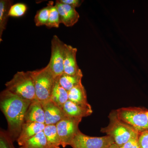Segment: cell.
<instances>
[{"label": "cell", "instance_id": "6da1fadb", "mask_svg": "<svg viewBox=\"0 0 148 148\" xmlns=\"http://www.w3.org/2000/svg\"><path fill=\"white\" fill-rule=\"evenodd\" d=\"M31 102L7 89L1 92L0 108L8 122V132L14 142L20 135L25 114Z\"/></svg>", "mask_w": 148, "mask_h": 148}, {"label": "cell", "instance_id": "7a4b0ae2", "mask_svg": "<svg viewBox=\"0 0 148 148\" xmlns=\"http://www.w3.org/2000/svg\"><path fill=\"white\" fill-rule=\"evenodd\" d=\"M110 123L108 126L101 128V132L113 138L119 147L131 138L138 137L139 133L133 127L118 117L116 110L112 111L108 116Z\"/></svg>", "mask_w": 148, "mask_h": 148}, {"label": "cell", "instance_id": "3957f363", "mask_svg": "<svg viewBox=\"0 0 148 148\" xmlns=\"http://www.w3.org/2000/svg\"><path fill=\"white\" fill-rule=\"evenodd\" d=\"M6 89L22 98L37 100L34 81L30 71L17 72L12 79L6 83Z\"/></svg>", "mask_w": 148, "mask_h": 148}, {"label": "cell", "instance_id": "277c9868", "mask_svg": "<svg viewBox=\"0 0 148 148\" xmlns=\"http://www.w3.org/2000/svg\"><path fill=\"white\" fill-rule=\"evenodd\" d=\"M30 73L34 81L37 100L40 102L50 100L56 78L49 67L47 66Z\"/></svg>", "mask_w": 148, "mask_h": 148}, {"label": "cell", "instance_id": "5b68a950", "mask_svg": "<svg viewBox=\"0 0 148 148\" xmlns=\"http://www.w3.org/2000/svg\"><path fill=\"white\" fill-rule=\"evenodd\" d=\"M148 110L137 107L123 108L116 110L120 119L133 127L139 133L148 130Z\"/></svg>", "mask_w": 148, "mask_h": 148}, {"label": "cell", "instance_id": "8992f818", "mask_svg": "<svg viewBox=\"0 0 148 148\" xmlns=\"http://www.w3.org/2000/svg\"><path fill=\"white\" fill-rule=\"evenodd\" d=\"M65 45L57 36H53L51 41L50 60L47 66L55 78L59 77L64 73L63 63Z\"/></svg>", "mask_w": 148, "mask_h": 148}, {"label": "cell", "instance_id": "52a82bcc", "mask_svg": "<svg viewBox=\"0 0 148 148\" xmlns=\"http://www.w3.org/2000/svg\"><path fill=\"white\" fill-rule=\"evenodd\" d=\"M82 120V119L67 116L56 125L63 148L70 145L72 140L80 131L79 125Z\"/></svg>", "mask_w": 148, "mask_h": 148}, {"label": "cell", "instance_id": "ba28073f", "mask_svg": "<svg viewBox=\"0 0 148 148\" xmlns=\"http://www.w3.org/2000/svg\"><path fill=\"white\" fill-rule=\"evenodd\" d=\"M114 143L113 138L108 135L90 137L79 131L72 140L70 146L73 148H107Z\"/></svg>", "mask_w": 148, "mask_h": 148}, {"label": "cell", "instance_id": "9c48e42d", "mask_svg": "<svg viewBox=\"0 0 148 148\" xmlns=\"http://www.w3.org/2000/svg\"><path fill=\"white\" fill-rule=\"evenodd\" d=\"M56 6L58 11L60 22L67 27L74 26L78 21L79 15L75 8L56 1Z\"/></svg>", "mask_w": 148, "mask_h": 148}, {"label": "cell", "instance_id": "30bf717a", "mask_svg": "<svg viewBox=\"0 0 148 148\" xmlns=\"http://www.w3.org/2000/svg\"><path fill=\"white\" fill-rule=\"evenodd\" d=\"M41 103L44 111L45 125H56L67 117L63 109L51 100Z\"/></svg>", "mask_w": 148, "mask_h": 148}, {"label": "cell", "instance_id": "8fae6325", "mask_svg": "<svg viewBox=\"0 0 148 148\" xmlns=\"http://www.w3.org/2000/svg\"><path fill=\"white\" fill-rule=\"evenodd\" d=\"M77 50L76 48L65 44L64 63V73L68 75H74L81 71L76 60Z\"/></svg>", "mask_w": 148, "mask_h": 148}, {"label": "cell", "instance_id": "7c38bea8", "mask_svg": "<svg viewBox=\"0 0 148 148\" xmlns=\"http://www.w3.org/2000/svg\"><path fill=\"white\" fill-rule=\"evenodd\" d=\"M45 126V124L39 123L24 122L21 127L20 135L16 140L18 145H23L27 140L43 131Z\"/></svg>", "mask_w": 148, "mask_h": 148}, {"label": "cell", "instance_id": "4fadbf2b", "mask_svg": "<svg viewBox=\"0 0 148 148\" xmlns=\"http://www.w3.org/2000/svg\"><path fill=\"white\" fill-rule=\"evenodd\" d=\"M62 109L66 116L76 118L82 119L83 117L89 116L92 112L90 105L82 106L69 100L64 104Z\"/></svg>", "mask_w": 148, "mask_h": 148}, {"label": "cell", "instance_id": "5bb4252c", "mask_svg": "<svg viewBox=\"0 0 148 148\" xmlns=\"http://www.w3.org/2000/svg\"><path fill=\"white\" fill-rule=\"evenodd\" d=\"M32 122L45 124L44 111L42 103L37 100L32 101L27 109L24 117V122Z\"/></svg>", "mask_w": 148, "mask_h": 148}, {"label": "cell", "instance_id": "9a60e30c", "mask_svg": "<svg viewBox=\"0 0 148 148\" xmlns=\"http://www.w3.org/2000/svg\"><path fill=\"white\" fill-rule=\"evenodd\" d=\"M58 78L59 77L55 78L50 100L62 109L64 104L69 100V93L68 91L60 85Z\"/></svg>", "mask_w": 148, "mask_h": 148}, {"label": "cell", "instance_id": "2e32d148", "mask_svg": "<svg viewBox=\"0 0 148 148\" xmlns=\"http://www.w3.org/2000/svg\"><path fill=\"white\" fill-rule=\"evenodd\" d=\"M68 93L69 101L82 106L90 105L88 102L86 90L82 83L73 88Z\"/></svg>", "mask_w": 148, "mask_h": 148}, {"label": "cell", "instance_id": "e0dca14e", "mask_svg": "<svg viewBox=\"0 0 148 148\" xmlns=\"http://www.w3.org/2000/svg\"><path fill=\"white\" fill-rule=\"evenodd\" d=\"M82 72L74 75H68L64 73L59 77V82L64 89L69 91L73 88L82 83Z\"/></svg>", "mask_w": 148, "mask_h": 148}, {"label": "cell", "instance_id": "ac0fdd59", "mask_svg": "<svg viewBox=\"0 0 148 148\" xmlns=\"http://www.w3.org/2000/svg\"><path fill=\"white\" fill-rule=\"evenodd\" d=\"M19 148H52L48 142L43 131L26 141Z\"/></svg>", "mask_w": 148, "mask_h": 148}, {"label": "cell", "instance_id": "d6986e66", "mask_svg": "<svg viewBox=\"0 0 148 148\" xmlns=\"http://www.w3.org/2000/svg\"><path fill=\"white\" fill-rule=\"evenodd\" d=\"M13 1L10 0L0 1V42L3 40L2 36L5 30L9 17V12Z\"/></svg>", "mask_w": 148, "mask_h": 148}, {"label": "cell", "instance_id": "ffe728a7", "mask_svg": "<svg viewBox=\"0 0 148 148\" xmlns=\"http://www.w3.org/2000/svg\"><path fill=\"white\" fill-rule=\"evenodd\" d=\"M44 133L48 142L52 148H60L61 139L57 132L56 125H45Z\"/></svg>", "mask_w": 148, "mask_h": 148}, {"label": "cell", "instance_id": "44dd1931", "mask_svg": "<svg viewBox=\"0 0 148 148\" xmlns=\"http://www.w3.org/2000/svg\"><path fill=\"white\" fill-rule=\"evenodd\" d=\"M53 1H49L47 6L38 11L35 16L34 21L37 27L47 25L49 18L51 6Z\"/></svg>", "mask_w": 148, "mask_h": 148}, {"label": "cell", "instance_id": "7402d4cb", "mask_svg": "<svg viewBox=\"0 0 148 148\" xmlns=\"http://www.w3.org/2000/svg\"><path fill=\"white\" fill-rule=\"evenodd\" d=\"M60 23L61 22L58 11L55 5H54L53 4V2L51 6L49 18L46 26L49 28H58Z\"/></svg>", "mask_w": 148, "mask_h": 148}, {"label": "cell", "instance_id": "603a6c76", "mask_svg": "<svg viewBox=\"0 0 148 148\" xmlns=\"http://www.w3.org/2000/svg\"><path fill=\"white\" fill-rule=\"evenodd\" d=\"M8 131L1 130L0 131V148H15Z\"/></svg>", "mask_w": 148, "mask_h": 148}, {"label": "cell", "instance_id": "cb8c5ba5", "mask_svg": "<svg viewBox=\"0 0 148 148\" xmlns=\"http://www.w3.org/2000/svg\"><path fill=\"white\" fill-rule=\"evenodd\" d=\"M27 9V5L21 3H18L12 5L10 9L9 16L19 17L26 13Z\"/></svg>", "mask_w": 148, "mask_h": 148}, {"label": "cell", "instance_id": "d4e9b609", "mask_svg": "<svg viewBox=\"0 0 148 148\" xmlns=\"http://www.w3.org/2000/svg\"><path fill=\"white\" fill-rule=\"evenodd\" d=\"M138 140L140 148H148V130L140 133Z\"/></svg>", "mask_w": 148, "mask_h": 148}, {"label": "cell", "instance_id": "484cf974", "mask_svg": "<svg viewBox=\"0 0 148 148\" xmlns=\"http://www.w3.org/2000/svg\"><path fill=\"white\" fill-rule=\"evenodd\" d=\"M138 138L139 136L131 138L119 148H140Z\"/></svg>", "mask_w": 148, "mask_h": 148}, {"label": "cell", "instance_id": "4316f807", "mask_svg": "<svg viewBox=\"0 0 148 148\" xmlns=\"http://www.w3.org/2000/svg\"><path fill=\"white\" fill-rule=\"evenodd\" d=\"M61 2L66 4L69 5L73 7L76 8L79 7L81 5L84 1L80 0H60Z\"/></svg>", "mask_w": 148, "mask_h": 148}, {"label": "cell", "instance_id": "83f0119b", "mask_svg": "<svg viewBox=\"0 0 148 148\" xmlns=\"http://www.w3.org/2000/svg\"><path fill=\"white\" fill-rule=\"evenodd\" d=\"M107 148H119V147H118V146L116 144L114 143V144L111 145V146H110V147Z\"/></svg>", "mask_w": 148, "mask_h": 148}, {"label": "cell", "instance_id": "f1b7e54d", "mask_svg": "<svg viewBox=\"0 0 148 148\" xmlns=\"http://www.w3.org/2000/svg\"><path fill=\"white\" fill-rule=\"evenodd\" d=\"M147 117H148V110L147 111Z\"/></svg>", "mask_w": 148, "mask_h": 148}]
</instances>
